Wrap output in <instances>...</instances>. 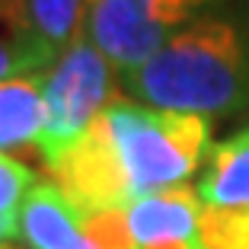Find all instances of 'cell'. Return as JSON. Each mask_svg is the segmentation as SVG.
I'll return each instance as SVG.
<instances>
[{
	"instance_id": "9c48e42d",
	"label": "cell",
	"mask_w": 249,
	"mask_h": 249,
	"mask_svg": "<svg viewBox=\"0 0 249 249\" xmlns=\"http://www.w3.org/2000/svg\"><path fill=\"white\" fill-rule=\"evenodd\" d=\"M198 198L208 208H249V131L211 147Z\"/></svg>"
},
{
	"instance_id": "e0dca14e",
	"label": "cell",
	"mask_w": 249,
	"mask_h": 249,
	"mask_svg": "<svg viewBox=\"0 0 249 249\" xmlns=\"http://www.w3.org/2000/svg\"><path fill=\"white\" fill-rule=\"evenodd\" d=\"M0 249H13V246H7V243H3V246H0Z\"/></svg>"
},
{
	"instance_id": "6da1fadb",
	"label": "cell",
	"mask_w": 249,
	"mask_h": 249,
	"mask_svg": "<svg viewBox=\"0 0 249 249\" xmlns=\"http://www.w3.org/2000/svg\"><path fill=\"white\" fill-rule=\"evenodd\" d=\"M124 87L163 112L208 118L249 109V26L192 19L147 64L124 73Z\"/></svg>"
},
{
	"instance_id": "7a4b0ae2",
	"label": "cell",
	"mask_w": 249,
	"mask_h": 249,
	"mask_svg": "<svg viewBox=\"0 0 249 249\" xmlns=\"http://www.w3.org/2000/svg\"><path fill=\"white\" fill-rule=\"evenodd\" d=\"M103 115L138 198L185 182L214 147L211 122L205 115L163 112L134 103H112Z\"/></svg>"
},
{
	"instance_id": "277c9868",
	"label": "cell",
	"mask_w": 249,
	"mask_h": 249,
	"mask_svg": "<svg viewBox=\"0 0 249 249\" xmlns=\"http://www.w3.org/2000/svg\"><path fill=\"white\" fill-rule=\"evenodd\" d=\"M48 166L54 173V185L83 211L128 208L138 198L131 189V179H128V173L122 166V157L115 150L106 115L96 118Z\"/></svg>"
},
{
	"instance_id": "30bf717a",
	"label": "cell",
	"mask_w": 249,
	"mask_h": 249,
	"mask_svg": "<svg viewBox=\"0 0 249 249\" xmlns=\"http://www.w3.org/2000/svg\"><path fill=\"white\" fill-rule=\"evenodd\" d=\"M45 124L42 103V77L26 80H3L0 83V150L19 144L36 147Z\"/></svg>"
},
{
	"instance_id": "52a82bcc",
	"label": "cell",
	"mask_w": 249,
	"mask_h": 249,
	"mask_svg": "<svg viewBox=\"0 0 249 249\" xmlns=\"http://www.w3.org/2000/svg\"><path fill=\"white\" fill-rule=\"evenodd\" d=\"M19 236L29 249H93L80 208L58 185H32L19 208Z\"/></svg>"
},
{
	"instance_id": "3957f363",
	"label": "cell",
	"mask_w": 249,
	"mask_h": 249,
	"mask_svg": "<svg viewBox=\"0 0 249 249\" xmlns=\"http://www.w3.org/2000/svg\"><path fill=\"white\" fill-rule=\"evenodd\" d=\"M112 93V71L106 54L89 38L67 45L61 61L42 73V103L45 124L36 141L42 160L54 163L73 141L103 115V103Z\"/></svg>"
},
{
	"instance_id": "2e32d148",
	"label": "cell",
	"mask_w": 249,
	"mask_h": 249,
	"mask_svg": "<svg viewBox=\"0 0 249 249\" xmlns=\"http://www.w3.org/2000/svg\"><path fill=\"white\" fill-rule=\"evenodd\" d=\"M141 249H201L198 240H169V243H154V246H141Z\"/></svg>"
},
{
	"instance_id": "5b68a950",
	"label": "cell",
	"mask_w": 249,
	"mask_h": 249,
	"mask_svg": "<svg viewBox=\"0 0 249 249\" xmlns=\"http://www.w3.org/2000/svg\"><path fill=\"white\" fill-rule=\"evenodd\" d=\"M154 0H87V36L115 71L131 73L169 42L154 19Z\"/></svg>"
},
{
	"instance_id": "8992f818",
	"label": "cell",
	"mask_w": 249,
	"mask_h": 249,
	"mask_svg": "<svg viewBox=\"0 0 249 249\" xmlns=\"http://www.w3.org/2000/svg\"><path fill=\"white\" fill-rule=\"evenodd\" d=\"M198 189L179 182L134 198L128 205V227L138 246H154L169 240H198Z\"/></svg>"
},
{
	"instance_id": "9a60e30c",
	"label": "cell",
	"mask_w": 249,
	"mask_h": 249,
	"mask_svg": "<svg viewBox=\"0 0 249 249\" xmlns=\"http://www.w3.org/2000/svg\"><path fill=\"white\" fill-rule=\"evenodd\" d=\"M19 236V214H0V246Z\"/></svg>"
},
{
	"instance_id": "7c38bea8",
	"label": "cell",
	"mask_w": 249,
	"mask_h": 249,
	"mask_svg": "<svg viewBox=\"0 0 249 249\" xmlns=\"http://www.w3.org/2000/svg\"><path fill=\"white\" fill-rule=\"evenodd\" d=\"M198 243L201 249H249V208H205Z\"/></svg>"
},
{
	"instance_id": "8fae6325",
	"label": "cell",
	"mask_w": 249,
	"mask_h": 249,
	"mask_svg": "<svg viewBox=\"0 0 249 249\" xmlns=\"http://www.w3.org/2000/svg\"><path fill=\"white\" fill-rule=\"evenodd\" d=\"M83 7H87V0H29L36 32L58 54L67 42H77L80 38Z\"/></svg>"
},
{
	"instance_id": "4fadbf2b",
	"label": "cell",
	"mask_w": 249,
	"mask_h": 249,
	"mask_svg": "<svg viewBox=\"0 0 249 249\" xmlns=\"http://www.w3.org/2000/svg\"><path fill=\"white\" fill-rule=\"evenodd\" d=\"M80 224L93 249H138L128 227V208H96V211L80 208Z\"/></svg>"
},
{
	"instance_id": "5bb4252c",
	"label": "cell",
	"mask_w": 249,
	"mask_h": 249,
	"mask_svg": "<svg viewBox=\"0 0 249 249\" xmlns=\"http://www.w3.org/2000/svg\"><path fill=\"white\" fill-rule=\"evenodd\" d=\"M32 189V169L13 157L0 154V214H19Z\"/></svg>"
},
{
	"instance_id": "ba28073f",
	"label": "cell",
	"mask_w": 249,
	"mask_h": 249,
	"mask_svg": "<svg viewBox=\"0 0 249 249\" xmlns=\"http://www.w3.org/2000/svg\"><path fill=\"white\" fill-rule=\"evenodd\" d=\"M58 52L42 42L32 22L29 0H0V83L22 73L52 71Z\"/></svg>"
}]
</instances>
